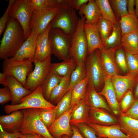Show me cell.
<instances>
[{
    "label": "cell",
    "mask_w": 138,
    "mask_h": 138,
    "mask_svg": "<svg viewBox=\"0 0 138 138\" xmlns=\"http://www.w3.org/2000/svg\"><path fill=\"white\" fill-rule=\"evenodd\" d=\"M0 45V58L13 57L26 40L23 29L16 20L9 17Z\"/></svg>",
    "instance_id": "obj_1"
},
{
    "label": "cell",
    "mask_w": 138,
    "mask_h": 138,
    "mask_svg": "<svg viewBox=\"0 0 138 138\" xmlns=\"http://www.w3.org/2000/svg\"><path fill=\"white\" fill-rule=\"evenodd\" d=\"M85 17H80L77 28L71 36L70 54L76 65L85 63L88 54V45L84 30Z\"/></svg>",
    "instance_id": "obj_2"
},
{
    "label": "cell",
    "mask_w": 138,
    "mask_h": 138,
    "mask_svg": "<svg viewBox=\"0 0 138 138\" xmlns=\"http://www.w3.org/2000/svg\"><path fill=\"white\" fill-rule=\"evenodd\" d=\"M88 85L96 89L104 83L106 74L102 65L100 50L96 49L88 54L85 62Z\"/></svg>",
    "instance_id": "obj_3"
},
{
    "label": "cell",
    "mask_w": 138,
    "mask_h": 138,
    "mask_svg": "<svg viewBox=\"0 0 138 138\" xmlns=\"http://www.w3.org/2000/svg\"><path fill=\"white\" fill-rule=\"evenodd\" d=\"M56 107V106L44 97L40 85L30 94L22 98L19 104L14 105H7L4 107L6 114H9L15 111L27 109H49L54 108Z\"/></svg>",
    "instance_id": "obj_4"
},
{
    "label": "cell",
    "mask_w": 138,
    "mask_h": 138,
    "mask_svg": "<svg viewBox=\"0 0 138 138\" xmlns=\"http://www.w3.org/2000/svg\"><path fill=\"white\" fill-rule=\"evenodd\" d=\"M41 110V109L38 108L22 110L24 118L19 132L22 134H36L45 138H54L40 118Z\"/></svg>",
    "instance_id": "obj_5"
},
{
    "label": "cell",
    "mask_w": 138,
    "mask_h": 138,
    "mask_svg": "<svg viewBox=\"0 0 138 138\" xmlns=\"http://www.w3.org/2000/svg\"><path fill=\"white\" fill-rule=\"evenodd\" d=\"M9 17L17 20L24 31L26 39L31 31L30 23L33 11L29 0H10Z\"/></svg>",
    "instance_id": "obj_6"
},
{
    "label": "cell",
    "mask_w": 138,
    "mask_h": 138,
    "mask_svg": "<svg viewBox=\"0 0 138 138\" xmlns=\"http://www.w3.org/2000/svg\"><path fill=\"white\" fill-rule=\"evenodd\" d=\"M58 8V12L51 23V28L60 29L72 36L77 28L79 20L75 10L66 5L61 6Z\"/></svg>",
    "instance_id": "obj_7"
},
{
    "label": "cell",
    "mask_w": 138,
    "mask_h": 138,
    "mask_svg": "<svg viewBox=\"0 0 138 138\" xmlns=\"http://www.w3.org/2000/svg\"><path fill=\"white\" fill-rule=\"evenodd\" d=\"M49 38L52 54L60 60L64 61L71 58L70 51L71 36L60 29L51 28Z\"/></svg>",
    "instance_id": "obj_8"
},
{
    "label": "cell",
    "mask_w": 138,
    "mask_h": 138,
    "mask_svg": "<svg viewBox=\"0 0 138 138\" xmlns=\"http://www.w3.org/2000/svg\"><path fill=\"white\" fill-rule=\"evenodd\" d=\"M33 63L32 61L29 59L17 61H12L9 59L4 60L3 63V72L8 76L14 77L26 88L28 76L33 71Z\"/></svg>",
    "instance_id": "obj_9"
},
{
    "label": "cell",
    "mask_w": 138,
    "mask_h": 138,
    "mask_svg": "<svg viewBox=\"0 0 138 138\" xmlns=\"http://www.w3.org/2000/svg\"><path fill=\"white\" fill-rule=\"evenodd\" d=\"M59 10L58 7H50L33 12L30 23L31 30H34L38 37L45 30Z\"/></svg>",
    "instance_id": "obj_10"
},
{
    "label": "cell",
    "mask_w": 138,
    "mask_h": 138,
    "mask_svg": "<svg viewBox=\"0 0 138 138\" xmlns=\"http://www.w3.org/2000/svg\"><path fill=\"white\" fill-rule=\"evenodd\" d=\"M51 56L44 60L34 63V70L28 75L26 88L33 91L41 85L49 73L51 68Z\"/></svg>",
    "instance_id": "obj_11"
},
{
    "label": "cell",
    "mask_w": 138,
    "mask_h": 138,
    "mask_svg": "<svg viewBox=\"0 0 138 138\" xmlns=\"http://www.w3.org/2000/svg\"><path fill=\"white\" fill-rule=\"evenodd\" d=\"M73 109L71 108L60 116L48 129L54 138H61L64 135L70 137L73 134L70 121Z\"/></svg>",
    "instance_id": "obj_12"
},
{
    "label": "cell",
    "mask_w": 138,
    "mask_h": 138,
    "mask_svg": "<svg viewBox=\"0 0 138 138\" xmlns=\"http://www.w3.org/2000/svg\"><path fill=\"white\" fill-rule=\"evenodd\" d=\"M111 78L118 101L121 100L129 89L132 88L137 82L138 76L128 72L125 75L118 74Z\"/></svg>",
    "instance_id": "obj_13"
},
{
    "label": "cell",
    "mask_w": 138,
    "mask_h": 138,
    "mask_svg": "<svg viewBox=\"0 0 138 138\" xmlns=\"http://www.w3.org/2000/svg\"><path fill=\"white\" fill-rule=\"evenodd\" d=\"M38 38L35 31L31 30L29 36L23 43L16 54L9 59L12 61L29 59L33 61L36 53Z\"/></svg>",
    "instance_id": "obj_14"
},
{
    "label": "cell",
    "mask_w": 138,
    "mask_h": 138,
    "mask_svg": "<svg viewBox=\"0 0 138 138\" xmlns=\"http://www.w3.org/2000/svg\"><path fill=\"white\" fill-rule=\"evenodd\" d=\"M51 28L50 24L45 30L38 38L36 53L33 63L42 61L52 54L49 38V34Z\"/></svg>",
    "instance_id": "obj_15"
},
{
    "label": "cell",
    "mask_w": 138,
    "mask_h": 138,
    "mask_svg": "<svg viewBox=\"0 0 138 138\" xmlns=\"http://www.w3.org/2000/svg\"><path fill=\"white\" fill-rule=\"evenodd\" d=\"M24 114L22 110L14 111L9 114L0 117V126L7 131L19 132L23 123Z\"/></svg>",
    "instance_id": "obj_16"
},
{
    "label": "cell",
    "mask_w": 138,
    "mask_h": 138,
    "mask_svg": "<svg viewBox=\"0 0 138 138\" xmlns=\"http://www.w3.org/2000/svg\"><path fill=\"white\" fill-rule=\"evenodd\" d=\"M98 93L105 97L111 109L114 114L121 115L122 113L111 77L106 75L104 87Z\"/></svg>",
    "instance_id": "obj_17"
},
{
    "label": "cell",
    "mask_w": 138,
    "mask_h": 138,
    "mask_svg": "<svg viewBox=\"0 0 138 138\" xmlns=\"http://www.w3.org/2000/svg\"><path fill=\"white\" fill-rule=\"evenodd\" d=\"M84 30L87 42L88 54L96 49L101 50L105 48L101 39L97 25L85 23Z\"/></svg>",
    "instance_id": "obj_18"
},
{
    "label": "cell",
    "mask_w": 138,
    "mask_h": 138,
    "mask_svg": "<svg viewBox=\"0 0 138 138\" xmlns=\"http://www.w3.org/2000/svg\"><path fill=\"white\" fill-rule=\"evenodd\" d=\"M4 86L9 89L12 96L11 105L19 103L21 99L30 94L32 91L24 87L23 85L13 76H8Z\"/></svg>",
    "instance_id": "obj_19"
},
{
    "label": "cell",
    "mask_w": 138,
    "mask_h": 138,
    "mask_svg": "<svg viewBox=\"0 0 138 138\" xmlns=\"http://www.w3.org/2000/svg\"><path fill=\"white\" fill-rule=\"evenodd\" d=\"M116 49L105 47L100 50L101 61L105 73L111 78L119 74L115 59Z\"/></svg>",
    "instance_id": "obj_20"
},
{
    "label": "cell",
    "mask_w": 138,
    "mask_h": 138,
    "mask_svg": "<svg viewBox=\"0 0 138 138\" xmlns=\"http://www.w3.org/2000/svg\"><path fill=\"white\" fill-rule=\"evenodd\" d=\"M89 122L103 125L119 124L114 117L101 108L89 106Z\"/></svg>",
    "instance_id": "obj_21"
},
{
    "label": "cell",
    "mask_w": 138,
    "mask_h": 138,
    "mask_svg": "<svg viewBox=\"0 0 138 138\" xmlns=\"http://www.w3.org/2000/svg\"><path fill=\"white\" fill-rule=\"evenodd\" d=\"M78 11L80 17L85 16V23L87 24L96 25L102 18L100 9L95 0H89Z\"/></svg>",
    "instance_id": "obj_22"
},
{
    "label": "cell",
    "mask_w": 138,
    "mask_h": 138,
    "mask_svg": "<svg viewBox=\"0 0 138 138\" xmlns=\"http://www.w3.org/2000/svg\"><path fill=\"white\" fill-rule=\"evenodd\" d=\"M96 131L100 137L106 138H131L121 130L119 124L103 125L89 122L87 124Z\"/></svg>",
    "instance_id": "obj_23"
},
{
    "label": "cell",
    "mask_w": 138,
    "mask_h": 138,
    "mask_svg": "<svg viewBox=\"0 0 138 138\" xmlns=\"http://www.w3.org/2000/svg\"><path fill=\"white\" fill-rule=\"evenodd\" d=\"M89 109L84 99L73 107L70 121L71 125L89 123Z\"/></svg>",
    "instance_id": "obj_24"
},
{
    "label": "cell",
    "mask_w": 138,
    "mask_h": 138,
    "mask_svg": "<svg viewBox=\"0 0 138 138\" xmlns=\"http://www.w3.org/2000/svg\"><path fill=\"white\" fill-rule=\"evenodd\" d=\"M121 130L131 138H138V120L122 113L118 120Z\"/></svg>",
    "instance_id": "obj_25"
},
{
    "label": "cell",
    "mask_w": 138,
    "mask_h": 138,
    "mask_svg": "<svg viewBox=\"0 0 138 138\" xmlns=\"http://www.w3.org/2000/svg\"><path fill=\"white\" fill-rule=\"evenodd\" d=\"M84 99L89 106L103 109L111 113L110 109L94 87L88 85Z\"/></svg>",
    "instance_id": "obj_26"
},
{
    "label": "cell",
    "mask_w": 138,
    "mask_h": 138,
    "mask_svg": "<svg viewBox=\"0 0 138 138\" xmlns=\"http://www.w3.org/2000/svg\"><path fill=\"white\" fill-rule=\"evenodd\" d=\"M63 78L58 75L51 68L41 85L43 96L46 100H49L52 91L59 84Z\"/></svg>",
    "instance_id": "obj_27"
},
{
    "label": "cell",
    "mask_w": 138,
    "mask_h": 138,
    "mask_svg": "<svg viewBox=\"0 0 138 138\" xmlns=\"http://www.w3.org/2000/svg\"><path fill=\"white\" fill-rule=\"evenodd\" d=\"M76 66L72 58L59 63H51V68L59 76L63 77H70Z\"/></svg>",
    "instance_id": "obj_28"
},
{
    "label": "cell",
    "mask_w": 138,
    "mask_h": 138,
    "mask_svg": "<svg viewBox=\"0 0 138 138\" xmlns=\"http://www.w3.org/2000/svg\"><path fill=\"white\" fill-rule=\"evenodd\" d=\"M119 22L122 36L138 31V19L135 14H128L123 16Z\"/></svg>",
    "instance_id": "obj_29"
},
{
    "label": "cell",
    "mask_w": 138,
    "mask_h": 138,
    "mask_svg": "<svg viewBox=\"0 0 138 138\" xmlns=\"http://www.w3.org/2000/svg\"><path fill=\"white\" fill-rule=\"evenodd\" d=\"M88 85V80L86 77L72 88L71 108L74 107L84 99Z\"/></svg>",
    "instance_id": "obj_30"
},
{
    "label": "cell",
    "mask_w": 138,
    "mask_h": 138,
    "mask_svg": "<svg viewBox=\"0 0 138 138\" xmlns=\"http://www.w3.org/2000/svg\"><path fill=\"white\" fill-rule=\"evenodd\" d=\"M70 77H63L59 84L52 90L49 99V102L51 103H57L69 90Z\"/></svg>",
    "instance_id": "obj_31"
},
{
    "label": "cell",
    "mask_w": 138,
    "mask_h": 138,
    "mask_svg": "<svg viewBox=\"0 0 138 138\" xmlns=\"http://www.w3.org/2000/svg\"><path fill=\"white\" fill-rule=\"evenodd\" d=\"M138 44V31L122 36L121 45L124 50L132 54H137Z\"/></svg>",
    "instance_id": "obj_32"
},
{
    "label": "cell",
    "mask_w": 138,
    "mask_h": 138,
    "mask_svg": "<svg viewBox=\"0 0 138 138\" xmlns=\"http://www.w3.org/2000/svg\"><path fill=\"white\" fill-rule=\"evenodd\" d=\"M100 11L102 17L114 24L119 22L109 0H95Z\"/></svg>",
    "instance_id": "obj_33"
},
{
    "label": "cell",
    "mask_w": 138,
    "mask_h": 138,
    "mask_svg": "<svg viewBox=\"0 0 138 138\" xmlns=\"http://www.w3.org/2000/svg\"><path fill=\"white\" fill-rule=\"evenodd\" d=\"M122 35L119 22L114 24L112 31L104 45L107 48H116L121 46Z\"/></svg>",
    "instance_id": "obj_34"
},
{
    "label": "cell",
    "mask_w": 138,
    "mask_h": 138,
    "mask_svg": "<svg viewBox=\"0 0 138 138\" xmlns=\"http://www.w3.org/2000/svg\"><path fill=\"white\" fill-rule=\"evenodd\" d=\"M86 76V69L85 63L76 65L70 76L69 90L72 89L76 85L85 79Z\"/></svg>",
    "instance_id": "obj_35"
},
{
    "label": "cell",
    "mask_w": 138,
    "mask_h": 138,
    "mask_svg": "<svg viewBox=\"0 0 138 138\" xmlns=\"http://www.w3.org/2000/svg\"><path fill=\"white\" fill-rule=\"evenodd\" d=\"M96 25L101 39L104 45L112 31L114 24L102 18Z\"/></svg>",
    "instance_id": "obj_36"
},
{
    "label": "cell",
    "mask_w": 138,
    "mask_h": 138,
    "mask_svg": "<svg viewBox=\"0 0 138 138\" xmlns=\"http://www.w3.org/2000/svg\"><path fill=\"white\" fill-rule=\"evenodd\" d=\"M109 1L119 21L121 17L128 14L127 0H109Z\"/></svg>",
    "instance_id": "obj_37"
},
{
    "label": "cell",
    "mask_w": 138,
    "mask_h": 138,
    "mask_svg": "<svg viewBox=\"0 0 138 138\" xmlns=\"http://www.w3.org/2000/svg\"><path fill=\"white\" fill-rule=\"evenodd\" d=\"M55 108L52 109H41L39 114L40 118L48 129L51 126L56 119L57 113Z\"/></svg>",
    "instance_id": "obj_38"
},
{
    "label": "cell",
    "mask_w": 138,
    "mask_h": 138,
    "mask_svg": "<svg viewBox=\"0 0 138 138\" xmlns=\"http://www.w3.org/2000/svg\"><path fill=\"white\" fill-rule=\"evenodd\" d=\"M72 89L69 90L57 103V119L70 108Z\"/></svg>",
    "instance_id": "obj_39"
},
{
    "label": "cell",
    "mask_w": 138,
    "mask_h": 138,
    "mask_svg": "<svg viewBox=\"0 0 138 138\" xmlns=\"http://www.w3.org/2000/svg\"><path fill=\"white\" fill-rule=\"evenodd\" d=\"M124 49L121 46L116 48L115 59L118 68L123 72L126 73L128 72V70L125 53Z\"/></svg>",
    "instance_id": "obj_40"
},
{
    "label": "cell",
    "mask_w": 138,
    "mask_h": 138,
    "mask_svg": "<svg viewBox=\"0 0 138 138\" xmlns=\"http://www.w3.org/2000/svg\"><path fill=\"white\" fill-rule=\"evenodd\" d=\"M125 52L128 72L138 76V55L131 54L125 51Z\"/></svg>",
    "instance_id": "obj_41"
},
{
    "label": "cell",
    "mask_w": 138,
    "mask_h": 138,
    "mask_svg": "<svg viewBox=\"0 0 138 138\" xmlns=\"http://www.w3.org/2000/svg\"><path fill=\"white\" fill-rule=\"evenodd\" d=\"M132 88L129 89L121 100L120 107L122 113H125L131 107L135 100Z\"/></svg>",
    "instance_id": "obj_42"
},
{
    "label": "cell",
    "mask_w": 138,
    "mask_h": 138,
    "mask_svg": "<svg viewBox=\"0 0 138 138\" xmlns=\"http://www.w3.org/2000/svg\"><path fill=\"white\" fill-rule=\"evenodd\" d=\"M33 12L47 7H55L54 0H29Z\"/></svg>",
    "instance_id": "obj_43"
},
{
    "label": "cell",
    "mask_w": 138,
    "mask_h": 138,
    "mask_svg": "<svg viewBox=\"0 0 138 138\" xmlns=\"http://www.w3.org/2000/svg\"><path fill=\"white\" fill-rule=\"evenodd\" d=\"M74 126L78 129L84 138H98L95 130L87 124L81 123L76 124Z\"/></svg>",
    "instance_id": "obj_44"
},
{
    "label": "cell",
    "mask_w": 138,
    "mask_h": 138,
    "mask_svg": "<svg viewBox=\"0 0 138 138\" xmlns=\"http://www.w3.org/2000/svg\"><path fill=\"white\" fill-rule=\"evenodd\" d=\"M12 99L10 91L7 86L0 88V103L2 105L7 103Z\"/></svg>",
    "instance_id": "obj_45"
},
{
    "label": "cell",
    "mask_w": 138,
    "mask_h": 138,
    "mask_svg": "<svg viewBox=\"0 0 138 138\" xmlns=\"http://www.w3.org/2000/svg\"><path fill=\"white\" fill-rule=\"evenodd\" d=\"M123 114L130 118L138 120V98L135 99L131 107Z\"/></svg>",
    "instance_id": "obj_46"
},
{
    "label": "cell",
    "mask_w": 138,
    "mask_h": 138,
    "mask_svg": "<svg viewBox=\"0 0 138 138\" xmlns=\"http://www.w3.org/2000/svg\"><path fill=\"white\" fill-rule=\"evenodd\" d=\"M89 0H67L66 6L76 10L79 11L81 7L87 4Z\"/></svg>",
    "instance_id": "obj_47"
},
{
    "label": "cell",
    "mask_w": 138,
    "mask_h": 138,
    "mask_svg": "<svg viewBox=\"0 0 138 138\" xmlns=\"http://www.w3.org/2000/svg\"><path fill=\"white\" fill-rule=\"evenodd\" d=\"M9 7L8 6L4 14L0 19V35L3 33L6 28L9 16Z\"/></svg>",
    "instance_id": "obj_48"
},
{
    "label": "cell",
    "mask_w": 138,
    "mask_h": 138,
    "mask_svg": "<svg viewBox=\"0 0 138 138\" xmlns=\"http://www.w3.org/2000/svg\"><path fill=\"white\" fill-rule=\"evenodd\" d=\"M22 135L19 132H9L0 126V138H18L21 137Z\"/></svg>",
    "instance_id": "obj_49"
},
{
    "label": "cell",
    "mask_w": 138,
    "mask_h": 138,
    "mask_svg": "<svg viewBox=\"0 0 138 138\" xmlns=\"http://www.w3.org/2000/svg\"><path fill=\"white\" fill-rule=\"evenodd\" d=\"M74 126L72 128L73 134L71 137L64 135L61 138H84L81 134L78 129L75 126Z\"/></svg>",
    "instance_id": "obj_50"
},
{
    "label": "cell",
    "mask_w": 138,
    "mask_h": 138,
    "mask_svg": "<svg viewBox=\"0 0 138 138\" xmlns=\"http://www.w3.org/2000/svg\"><path fill=\"white\" fill-rule=\"evenodd\" d=\"M135 5V0H127V8L128 14H134L135 9L134 6Z\"/></svg>",
    "instance_id": "obj_51"
},
{
    "label": "cell",
    "mask_w": 138,
    "mask_h": 138,
    "mask_svg": "<svg viewBox=\"0 0 138 138\" xmlns=\"http://www.w3.org/2000/svg\"><path fill=\"white\" fill-rule=\"evenodd\" d=\"M21 138H45L41 135L36 134H22Z\"/></svg>",
    "instance_id": "obj_52"
},
{
    "label": "cell",
    "mask_w": 138,
    "mask_h": 138,
    "mask_svg": "<svg viewBox=\"0 0 138 138\" xmlns=\"http://www.w3.org/2000/svg\"><path fill=\"white\" fill-rule=\"evenodd\" d=\"M7 75L3 72L0 73V84L4 86L6 82Z\"/></svg>",
    "instance_id": "obj_53"
},
{
    "label": "cell",
    "mask_w": 138,
    "mask_h": 138,
    "mask_svg": "<svg viewBox=\"0 0 138 138\" xmlns=\"http://www.w3.org/2000/svg\"><path fill=\"white\" fill-rule=\"evenodd\" d=\"M137 82V84L136 87L134 92V98L135 99L138 98V78Z\"/></svg>",
    "instance_id": "obj_54"
},
{
    "label": "cell",
    "mask_w": 138,
    "mask_h": 138,
    "mask_svg": "<svg viewBox=\"0 0 138 138\" xmlns=\"http://www.w3.org/2000/svg\"><path fill=\"white\" fill-rule=\"evenodd\" d=\"M135 14L138 19V0H135Z\"/></svg>",
    "instance_id": "obj_55"
},
{
    "label": "cell",
    "mask_w": 138,
    "mask_h": 138,
    "mask_svg": "<svg viewBox=\"0 0 138 138\" xmlns=\"http://www.w3.org/2000/svg\"><path fill=\"white\" fill-rule=\"evenodd\" d=\"M137 54L138 55V49H137Z\"/></svg>",
    "instance_id": "obj_56"
},
{
    "label": "cell",
    "mask_w": 138,
    "mask_h": 138,
    "mask_svg": "<svg viewBox=\"0 0 138 138\" xmlns=\"http://www.w3.org/2000/svg\"><path fill=\"white\" fill-rule=\"evenodd\" d=\"M21 138V137H19V138Z\"/></svg>",
    "instance_id": "obj_57"
},
{
    "label": "cell",
    "mask_w": 138,
    "mask_h": 138,
    "mask_svg": "<svg viewBox=\"0 0 138 138\" xmlns=\"http://www.w3.org/2000/svg\"></svg>",
    "instance_id": "obj_58"
}]
</instances>
